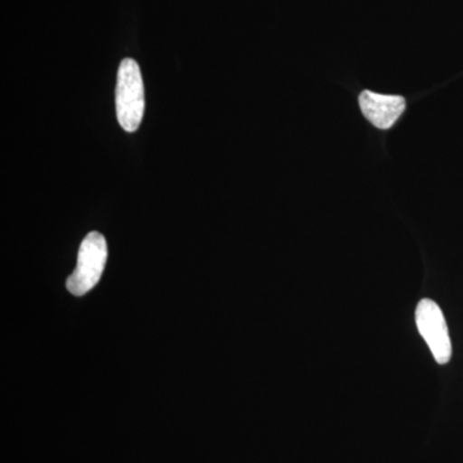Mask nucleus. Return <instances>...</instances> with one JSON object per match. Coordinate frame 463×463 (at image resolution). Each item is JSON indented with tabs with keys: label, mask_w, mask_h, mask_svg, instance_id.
<instances>
[{
	"label": "nucleus",
	"mask_w": 463,
	"mask_h": 463,
	"mask_svg": "<svg viewBox=\"0 0 463 463\" xmlns=\"http://www.w3.org/2000/svg\"><path fill=\"white\" fill-rule=\"evenodd\" d=\"M364 118L379 129H389L404 112L405 99L401 96H386L364 90L359 96Z\"/></svg>",
	"instance_id": "obj_4"
},
{
	"label": "nucleus",
	"mask_w": 463,
	"mask_h": 463,
	"mask_svg": "<svg viewBox=\"0 0 463 463\" xmlns=\"http://www.w3.org/2000/svg\"><path fill=\"white\" fill-rule=\"evenodd\" d=\"M108 261V243L99 232H90L81 242L78 264L66 286L75 297H83L99 282Z\"/></svg>",
	"instance_id": "obj_2"
},
{
	"label": "nucleus",
	"mask_w": 463,
	"mask_h": 463,
	"mask_svg": "<svg viewBox=\"0 0 463 463\" xmlns=\"http://www.w3.org/2000/svg\"><path fill=\"white\" fill-rule=\"evenodd\" d=\"M145 114V85L141 69L133 58H125L118 67L116 85V115L128 133H134Z\"/></svg>",
	"instance_id": "obj_1"
},
{
	"label": "nucleus",
	"mask_w": 463,
	"mask_h": 463,
	"mask_svg": "<svg viewBox=\"0 0 463 463\" xmlns=\"http://www.w3.org/2000/svg\"><path fill=\"white\" fill-rule=\"evenodd\" d=\"M416 325L435 361L447 364L452 358V343L440 307L430 298H422L416 307Z\"/></svg>",
	"instance_id": "obj_3"
}]
</instances>
